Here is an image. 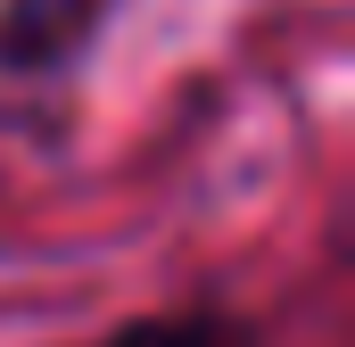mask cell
<instances>
[{
  "mask_svg": "<svg viewBox=\"0 0 355 347\" xmlns=\"http://www.w3.org/2000/svg\"><path fill=\"white\" fill-rule=\"evenodd\" d=\"M83 347H257V331L232 314V306H190V314H141V323H116Z\"/></svg>",
  "mask_w": 355,
  "mask_h": 347,
  "instance_id": "cell-1",
  "label": "cell"
}]
</instances>
